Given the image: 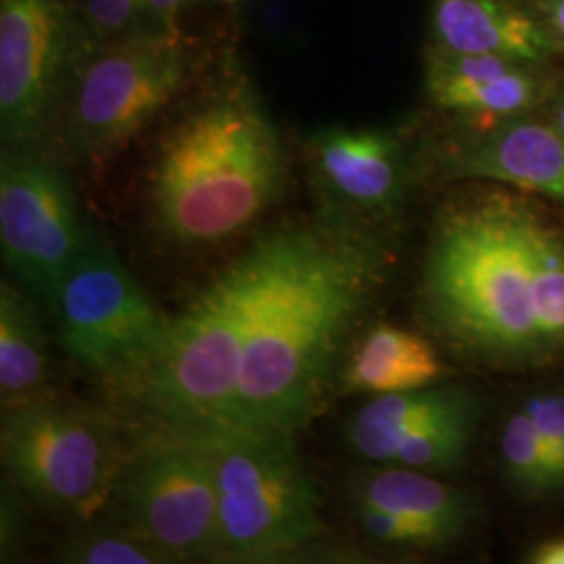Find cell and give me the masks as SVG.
Instances as JSON below:
<instances>
[{
    "mask_svg": "<svg viewBox=\"0 0 564 564\" xmlns=\"http://www.w3.org/2000/svg\"><path fill=\"white\" fill-rule=\"evenodd\" d=\"M383 272L377 245L343 224H300L251 328L226 429L293 433L323 405L343 339Z\"/></svg>",
    "mask_w": 564,
    "mask_h": 564,
    "instance_id": "6da1fadb",
    "label": "cell"
},
{
    "mask_svg": "<svg viewBox=\"0 0 564 564\" xmlns=\"http://www.w3.org/2000/svg\"><path fill=\"white\" fill-rule=\"evenodd\" d=\"M527 203L505 191L468 193L444 203L433 224L424 310L445 339L475 360L531 364L554 354L535 307Z\"/></svg>",
    "mask_w": 564,
    "mask_h": 564,
    "instance_id": "7a4b0ae2",
    "label": "cell"
},
{
    "mask_svg": "<svg viewBox=\"0 0 564 564\" xmlns=\"http://www.w3.org/2000/svg\"><path fill=\"white\" fill-rule=\"evenodd\" d=\"M282 186L279 130L253 95L235 88L202 102L167 132L149 197L170 241L207 247L256 223Z\"/></svg>",
    "mask_w": 564,
    "mask_h": 564,
    "instance_id": "3957f363",
    "label": "cell"
},
{
    "mask_svg": "<svg viewBox=\"0 0 564 564\" xmlns=\"http://www.w3.org/2000/svg\"><path fill=\"white\" fill-rule=\"evenodd\" d=\"M293 241L295 226L263 235L172 318L155 360L126 393L149 423L184 431L230 424L245 345Z\"/></svg>",
    "mask_w": 564,
    "mask_h": 564,
    "instance_id": "277c9868",
    "label": "cell"
},
{
    "mask_svg": "<svg viewBox=\"0 0 564 564\" xmlns=\"http://www.w3.org/2000/svg\"><path fill=\"white\" fill-rule=\"evenodd\" d=\"M128 445L109 412L51 391L2 410L4 470L39 508L76 523L107 514Z\"/></svg>",
    "mask_w": 564,
    "mask_h": 564,
    "instance_id": "5b68a950",
    "label": "cell"
},
{
    "mask_svg": "<svg viewBox=\"0 0 564 564\" xmlns=\"http://www.w3.org/2000/svg\"><path fill=\"white\" fill-rule=\"evenodd\" d=\"M203 433L216 463L223 558L276 563L321 535L318 494L293 433L249 429Z\"/></svg>",
    "mask_w": 564,
    "mask_h": 564,
    "instance_id": "8992f818",
    "label": "cell"
},
{
    "mask_svg": "<svg viewBox=\"0 0 564 564\" xmlns=\"http://www.w3.org/2000/svg\"><path fill=\"white\" fill-rule=\"evenodd\" d=\"M111 519L170 563L220 556L216 463L207 433L149 424L128 445Z\"/></svg>",
    "mask_w": 564,
    "mask_h": 564,
    "instance_id": "52a82bcc",
    "label": "cell"
},
{
    "mask_svg": "<svg viewBox=\"0 0 564 564\" xmlns=\"http://www.w3.org/2000/svg\"><path fill=\"white\" fill-rule=\"evenodd\" d=\"M188 72L191 55L181 34L90 42L63 97L67 147L84 160H107L176 99Z\"/></svg>",
    "mask_w": 564,
    "mask_h": 564,
    "instance_id": "ba28073f",
    "label": "cell"
},
{
    "mask_svg": "<svg viewBox=\"0 0 564 564\" xmlns=\"http://www.w3.org/2000/svg\"><path fill=\"white\" fill-rule=\"evenodd\" d=\"M46 307L67 358L121 393L155 360L172 323L118 253L95 237Z\"/></svg>",
    "mask_w": 564,
    "mask_h": 564,
    "instance_id": "9c48e42d",
    "label": "cell"
},
{
    "mask_svg": "<svg viewBox=\"0 0 564 564\" xmlns=\"http://www.w3.org/2000/svg\"><path fill=\"white\" fill-rule=\"evenodd\" d=\"M93 239L59 165L9 149L0 165V247L18 281L48 303Z\"/></svg>",
    "mask_w": 564,
    "mask_h": 564,
    "instance_id": "30bf717a",
    "label": "cell"
},
{
    "mask_svg": "<svg viewBox=\"0 0 564 564\" xmlns=\"http://www.w3.org/2000/svg\"><path fill=\"white\" fill-rule=\"evenodd\" d=\"M88 44L63 0H0V130L9 149L41 141Z\"/></svg>",
    "mask_w": 564,
    "mask_h": 564,
    "instance_id": "8fae6325",
    "label": "cell"
},
{
    "mask_svg": "<svg viewBox=\"0 0 564 564\" xmlns=\"http://www.w3.org/2000/svg\"><path fill=\"white\" fill-rule=\"evenodd\" d=\"M447 176L491 181L564 202V137L540 121H505L454 155Z\"/></svg>",
    "mask_w": 564,
    "mask_h": 564,
    "instance_id": "7c38bea8",
    "label": "cell"
},
{
    "mask_svg": "<svg viewBox=\"0 0 564 564\" xmlns=\"http://www.w3.org/2000/svg\"><path fill=\"white\" fill-rule=\"evenodd\" d=\"M433 34L442 51L535 65L558 44L550 23L510 0H435Z\"/></svg>",
    "mask_w": 564,
    "mask_h": 564,
    "instance_id": "4fadbf2b",
    "label": "cell"
},
{
    "mask_svg": "<svg viewBox=\"0 0 564 564\" xmlns=\"http://www.w3.org/2000/svg\"><path fill=\"white\" fill-rule=\"evenodd\" d=\"M326 191L364 212L391 209L402 191V144L384 130L328 128L312 139Z\"/></svg>",
    "mask_w": 564,
    "mask_h": 564,
    "instance_id": "5bb4252c",
    "label": "cell"
},
{
    "mask_svg": "<svg viewBox=\"0 0 564 564\" xmlns=\"http://www.w3.org/2000/svg\"><path fill=\"white\" fill-rule=\"evenodd\" d=\"M468 419H479V402L470 391L454 384H426L375 395L349 421L347 442L364 460L384 464L403 440Z\"/></svg>",
    "mask_w": 564,
    "mask_h": 564,
    "instance_id": "9a60e30c",
    "label": "cell"
},
{
    "mask_svg": "<svg viewBox=\"0 0 564 564\" xmlns=\"http://www.w3.org/2000/svg\"><path fill=\"white\" fill-rule=\"evenodd\" d=\"M354 505L379 506L412 521L437 529L452 544L460 540L475 519L468 496L435 479L431 473L387 466L362 473L351 481Z\"/></svg>",
    "mask_w": 564,
    "mask_h": 564,
    "instance_id": "2e32d148",
    "label": "cell"
},
{
    "mask_svg": "<svg viewBox=\"0 0 564 564\" xmlns=\"http://www.w3.org/2000/svg\"><path fill=\"white\" fill-rule=\"evenodd\" d=\"M442 362L433 345L398 326H375L345 366L343 381L349 391L387 395L433 384Z\"/></svg>",
    "mask_w": 564,
    "mask_h": 564,
    "instance_id": "e0dca14e",
    "label": "cell"
},
{
    "mask_svg": "<svg viewBox=\"0 0 564 564\" xmlns=\"http://www.w3.org/2000/svg\"><path fill=\"white\" fill-rule=\"evenodd\" d=\"M51 354L36 307L15 289L0 284V398L2 410L48 393Z\"/></svg>",
    "mask_w": 564,
    "mask_h": 564,
    "instance_id": "ac0fdd59",
    "label": "cell"
},
{
    "mask_svg": "<svg viewBox=\"0 0 564 564\" xmlns=\"http://www.w3.org/2000/svg\"><path fill=\"white\" fill-rule=\"evenodd\" d=\"M524 241L533 263L538 316L552 351L564 349V237L527 203Z\"/></svg>",
    "mask_w": 564,
    "mask_h": 564,
    "instance_id": "d6986e66",
    "label": "cell"
},
{
    "mask_svg": "<svg viewBox=\"0 0 564 564\" xmlns=\"http://www.w3.org/2000/svg\"><path fill=\"white\" fill-rule=\"evenodd\" d=\"M531 65H521L502 76L477 82L464 88L447 90L431 101L445 111L463 116H491L510 118L519 116L542 99V80L529 69Z\"/></svg>",
    "mask_w": 564,
    "mask_h": 564,
    "instance_id": "ffe728a7",
    "label": "cell"
},
{
    "mask_svg": "<svg viewBox=\"0 0 564 564\" xmlns=\"http://www.w3.org/2000/svg\"><path fill=\"white\" fill-rule=\"evenodd\" d=\"M500 449L508 477L527 496H547L564 489V477L550 447L524 410L508 416Z\"/></svg>",
    "mask_w": 564,
    "mask_h": 564,
    "instance_id": "44dd1931",
    "label": "cell"
},
{
    "mask_svg": "<svg viewBox=\"0 0 564 564\" xmlns=\"http://www.w3.org/2000/svg\"><path fill=\"white\" fill-rule=\"evenodd\" d=\"M57 558L72 564H170L158 547L111 519L78 523L57 545Z\"/></svg>",
    "mask_w": 564,
    "mask_h": 564,
    "instance_id": "7402d4cb",
    "label": "cell"
},
{
    "mask_svg": "<svg viewBox=\"0 0 564 564\" xmlns=\"http://www.w3.org/2000/svg\"><path fill=\"white\" fill-rule=\"evenodd\" d=\"M479 419L426 429L395 445L387 466H403L423 473H449L463 468L477 433ZM383 466V464H381Z\"/></svg>",
    "mask_w": 564,
    "mask_h": 564,
    "instance_id": "603a6c76",
    "label": "cell"
},
{
    "mask_svg": "<svg viewBox=\"0 0 564 564\" xmlns=\"http://www.w3.org/2000/svg\"><path fill=\"white\" fill-rule=\"evenodd\" d=\"M354 508L360 529L377 544L405 550H435L449 544L437 529L398 512L370 505H354Z\"/></svg>",
    "mask_w": 564,
    "mask_h": 564,
    "instance_id": "cb8c5ba5",
    "label": "cell"
},
{
    "mask_svg": "<svg viewBox=\"0 0 564 564\" xmlns=\"http://www.w3.org/2000/svg\"><path fill=\"white\" fill-rule=\"evenodd\" d=\"M84 18L93 42H116L144 32L151 25L142 0H84Z\"/></svg>",
    "mask_w": 564,
    "mask_h": 564,
    "instance_id": "d4e9b609",
    "label": "cell"
},
{
    "mask_svg": "<svg viewBox=\"0 0 564 564\" xmlns=\"http://www.w3.org/2000/svg\"><path fill=\"white\" fill-rule=\"evenodd\" d=\"M542 433L550 454L564 477V393H538L527 398L523 408Z\"/></svg>",
    "mask_w": 564,
    "mask_h": 564,
    "instance_id": "484cf974",
    "label": "cell"
},
{
    "mask_svg": "<svg viewBox=\"0 0 564 564\" xmlns=\"http://www.w3.org/2000/svg\"><path fill=\"white\" fill-rule=\"evenodd\" d=\"M193 2L195 0H142L151 25L155 30L172 32V34H181L178 21Z\"/></svg>",
    "mask_w": 564,
    "mask_h": 564,
    "instance_id": "4316f807",
    "label": "cell"
},
{
    "mask_svg": "<svg viewBox=\"0 0 564 564\" xmlns=\"http://www.w3.org/2000/svg\"><path fill=\"white\" fill-rule=\"evenodd\" d=\"M527 561L531 564H564V538L558 540H545L535 545Z\"/></svg>",
    "mask_w": 564,
    "mask_h": 564,
    "instance_id": "83f0119b",
    "label": "cell"
},
{
    "mask_svg": "<svg viewBox=\"0 0 564 564\" xmlns=\"http://www.w3.org/2000/svg\"><path fill=\"white\" fill-rule=\"evenodd\" d=\"M542 4L547 15V23L564 41V0H542Z\"/></svg>",
    "mask_w": 564,
    "mask_h": 564,
    "instance_id": "f1b7e54d",
    "label": "cell"
},
{
    "mask_svg": "<svg viewBox=\"0 0 564 564\" xmlns=\"http://www.w3.org/2000/svg\"><path fill=\"white\" fill-rule=\"evenodd\" d=\"M554 126H556V130L561 132L564 137V97L558 102V109H556V120H554Z\"/></svg>",
    "mask_w": 564,
    "mask_h": 564,
    "instance_id": "f546056e",
    "label": "cell"
},
{
    "mask_svg": "<svg viewBox=\"0 0 564 564\" xmlns=\"http://www.w3.org/2000/svg\"><path fill=\"white\" fill-rule=\"evenodd\" d=\"M230 2H232V0H230Z\"/></svg>",
    "mask_w": 564,
    "mask_h": 564,
    "instance_id": "4dcf8cb0",
    "label": "cell"
}]
</instances>
